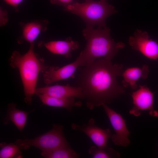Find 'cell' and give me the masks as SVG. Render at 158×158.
<instances>
[{"label":"cell","mask_w":158,"mask_h":158,"mask_svg":"<svg viewBox=\"0 0 158 158\" xmlns=\"http://www.w3.org/2000/svg\"><path fill=\"white\" fill-rule=\"evenodd\" d=\"M112 56L96 59L78 68L75 86L82 90L87 107L90 110L109 104L125 92L116 78L122 76L123 66L113 64Z\"/></svg>","instance_id":"cell-1"},{"label":"cell","mask_w":158,"mask_h":158,"mask_svg":"<svg viewBox=\"0 0 158 158\" xmlns=\"http://www.w3.org/2000/svg\"><path fill=\"white\" fill-rule=\"evenodd\" d=\"M34 42L30 44L29 49L25 54H21L18 51L12 54L9 61L11 66L19 71L23 84L24 101L30 104L35 93L40 73H43L48 67L44 60L34 51Z\"/></svg>","instance_id":"cell-2"},{"label":"cell","mask_w":158,"mask_h":158,"mask_svg":"<svg viewBox=\"0 0 158 158\" xmlns=\"http://www.w3.org/2000/svg\"><path fill=\"white\" fill-rule=\"evenodd\" d=\"M110 29L106 26L103 28L86 27L82 31L87 43L85 48L80 55L86 64L96 59L107 56L114 57L125 44L116 43L110 36Z\"/></svg>","instance_id":"cell-3"},{"label":"cell","mask_w":158,"mask_h":158,"mask_svg":"<svg viewBox=\"0 0 158 158\" xmlns=\"http://www.w3.org/2000/svg\"><path fill=\"white\" fill-rule=\"evenodd\" d=\"M106 0H85L84 2L72 3L63 7L64 10L77 15L85 22L86 27L106 26L107 18L117 11Z\"/></svg>","instance_id":"cell-4"},{"label":"cell","mask_w":158,"mask_h":158,"mask_svg":"<svg viewBox=\"0 0 158 158\" xmlns=\"http://www.w3.org/2000/svg\"><path fill=\"white\" fill-rule=\"evenodd\" d=\"M63 128L61 125L54 124L50 130L41 135L32 139H18L15 143L20 149L26 150L33 146L44 152L70 146L64 135Z\"/></svg>","instance_id":"cell-5"},{"label":"cell","mask_w":158,"mask_h":158,"mask_svg":"<svg viewBox=\"0 0 158 158\" xmlns=\"http://www.w3.org/2000/svg\"><path fill=\"white\" fill-rule=\"evenodd\" d=\"M102 106L115 131V133L111 136L112 142L116 145L128 146L130 143L128 138L130 132L124 119L122 116L104 104Z\"/></svg>","instance_id":"cell-6"},{"label":"cell","mask_w":158,"mask_h":158,"mask_svg":"<svg viewBox=\"0 0 158 158\" xmlns=\"http://www.w3.org/2000/svg\"><path fill=\"white\" fill-rule=\"evenodd\" d=\"M85 64V62L80 54L73 62L61 67L48 66L43 73L44 82L48 85L55 82L70 78H74L76 70Z\"/></svg>","instance_id":"cell-7"},{"label":"cell","mask_w":158,"mask_h":158,"mask_svg":"<svg viewBox=\"0 0 158 158\" xmlns=\"http://www.w3.org/2000/svg\"><path fill=\"white\" fill-rule=\"evenodd\" d=\"M128 43L133 49L139 51L148 58L158 59V43L150 38L146 31L137 30L133 36L130 37Z\"/></svg>","instance_id":"cell-8"},{"label":"cell","mask_w":158,"mask_h":158,"mask_svg":"<svg viewBox=\"0 0 158 158\" xmlns=\"http://www.w3.org/2000/svg\"><path fill=\"white\" fill-rule=\"evenodd\" d=\"M139 87L140 88L132 95L134 106L129 113L137 116L140 115L142 111L147 110L152 116L158 117V112L153 107L154 93L146 85H140Z\"/></svg>","instance_id":"cell-9"},{"label":"cell","mask_w":158,"mask_h":158,"mask_svg":"<svg viewBox=\"0 0 158 158\" xmlns=\"http://www.w3.org/2000/svg\"><path fill=\"white\" fill-rule=\"evenodd\" d=\"M95 123V120L91 118L87 123L82 125L73 123L71 126L73 130L85 133L97 146H107L108 140L112 135L110 130L109 128H100L96 126Z\"/></svg>","instance_id":"cell-10"},{"label":"cell","mask_w":158,"mask_h":158,"mask_svg":"<svg viewBox=\"0 0 158 158\" xmlns=\"http://www.w3.org/2000/svg\"><path fill=\"white\" fill-rule=\"evenodd\" d=\"M37 93L56 97H75L84 99L82 90L80 87L71 86L68 84L64 85L57 84L36 88L35 94Z\"/></svg>","instance_id":"cell-11"},{"label":"cell","mask_w":158,"mask_h":158,"mask_svg":"<svg viewBox=\"0 0 158 158\" xmlns=\"http://www.w3.org/2000/svg\"><path fill=\"white\" fill-rule=\"evenodd\" d=\"M44 46L51 52L64 56L66 58L71 57V52L79 48L78 42L74 41L71 37L65 40L54 41L44 44Z\"/></svg>","instance_id":"cell-12"},{"label":"cell","mask_w":158,"mask_h":158,"mask_svg":"<svg viewBox=\"0 0 158 158\" xmlns=\"http://www.w3.org/2000/svg\"><path fill=\"white\" fill-rule=\"evenodd\" d=\"M27 112L16 108L14 103L8 104L6 116L3 120L4 125L8 124L10 121L12 122L19 130L22 133L25 126L28 116L30 112Z\"/></svg>","instance_id":"cell-13"},{"label":"cell","mask_w":158,"mask_h":158,"mask_svg":"<svg viewBox=\"0 0 158 158\" xmlns=\"http://www.w3.org/2000/svg\"><path fill=\"white\" fill-rule=\"evenodd\" d=\"M44 104L55 107L65 108L70 112H72L74 107H80L82 103L76 101L75 97L62 98L53 97L40 94H36Z\"/></svg>","instance_id":"cell-14"},{"label":"cell","mask_w":158,"mask_h":158,"mask_svg":"<svg viewBox=\"0 0 158 158\" xmlns=\"http://www.w3.org/2000/svg\"><path fill=\"white\" fill-rule=\"evenodd\" d=\"M149 71L148 66L144 65L141 68L133 67L128 68L123 72L122 76L123 86L127 87L130 86L132 89L137 87L136 82L140 78L145 79L147 78Z\"/></svg>","instance_id":"cell-15"},{"label":"cell","mask_w":158,"mask_h":158,"mask_svg":"<svg viewBox=\"0 0 158 158\" xmlns=\"http://www.w3.org/2000/svg\"><path fill=\"white\" fill-rule=\"evenodd\" d=\"M48 21L47 20L34 21L27 23L21 24L22 27V39L29 42H34V40L42 31L47 28Z\"/></svg>","instance_id":"cell-16"},{"label":"cell","mask_w":158,"mask_h":158,"mask_svg":"<svg viewBox=\"0 0 158 158\" xmlns=\"http://www.w3.org/2000/svg\"><path fill=\"white\" fill-rule=\"evenodd\" d=\"M41 155L46 158H77L80 154L69 146L60 147L49 151H42Z\"/></svg>","instance_id":"cell-17"},{"label":"cell","mask_w":158,"mask_h":158,"mask_svg":"<svg viewBox=\"0 0 158 158\" xmlns=\"http://www.w3.org/2000/svg\"><path fill=\"white\" fill-rule=\"evenodd\" d=\"M88 152L93 158H119L118 152L108 146L104 147L92 146L88 150Z\"/></svg>","instance_id":"cell-18"},{"label":"cell","mask_w":158,"mask_h":158,"mask_svg":"<svg viewBox=\"0 0 158 158\" xmlns=\"http://www.w3.org/2000/svg\"><path fill=\"white\" fill-rule=\"evenodd\" d=\"M0 158H20L23 157L19 146L16 143H7L3 142L0 144Z\"/></svg>","instance_id":"cell-19"},{"label":"cell","mask_w":158,"mask_h":158,"mask_svg":"<svg viewBox=\"0 0 158 158\" xmlns=\"http://www.w3.org/2000/svg\"><path fill=\"white\" fill-rule=\"evenodd\" d=\"M0 25L2 26L5 25L8 20V13L6 10L0 8Z\"/></svg>","instance_id":"cell-20"},{"label":"cell","mask_w":158,"mask_h":158,"mask_svg":"<svg viewBox=\"0 0 158 158\" xmlns=\"http://www.w3.org/2000/svg\"><path fill=\"white\" fill-rule=\"evenodd\" d=\"M73 0H51L53 4H57L63 6V7L71 4Z\"/></svg>","instance_id":"cell-21"},{"label":"cell","mask_w":158,"mask_h":158,"mask_svg":"<svg viewBox=\"0 0 158 158\" xmlns=\"http://www.w3.org/2000/svg\"><path fill=\"white\" fill-rule=\"evenodd\" d=\"M6 2L13 6L16 9L19 4L23 0H4Z\"/></svg>","instance_id":"cell-22"},{"label":"cell","mask_w":158,"mask_h":158,"mask_svg":"<svg viewBox=\"0 0 158 158\" xmlns=\"http://www.w3.org/2000/svg\"></svg>","instance_id":"cell-23"}]
</instances>
